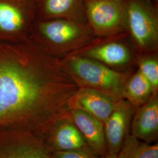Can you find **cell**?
<instances>
[{
	"label": "cell",
	"instance_id": "1",
	"mask_svg": "<svg viewBox=\"0 0 158 158\" xmlns=\"http://www.w3.org/2000/svg\"><path fill=\"white\" fill-rule=\"evenodd\" d=\"M80 86L62 63L38 51L0 62V129L23 130L45 139L70 117Z\"/></svg>",
	"mask_w": 158,
	"mask_h": 158
},
{
	"label": "cell",
	"instance_id": "2",
	"mask_svg": "<svg viewBox=\"0 0 158 158\" xmlns=\"http://www.w3.org/2000/svg\"><path fill=\"white\" fill-rule=\"evenodd\" d=\"M63 64L80 87L96 89L123 98V90L127 80L124 74L85 56L72 57Z\"/></svg>",
	"mask_w": 158,
	"mask_h": 158
},
{
	"label": "cell",
	"instance_id": "3",
	"mask_svg": "<svg viewBox=\"0 0 158 158\" xmlns=\"http://www.w3.org/2000/svg\"><path fill=\"white\" fill-rule=\"evenodd\" d=\"M125 21L138 46L143 49L152 48L158 41V23L149 6L142 0L124 2Z\"/></svg>",
	"mask_w": 158,
	"mask_h": 158
},
{
	"label": "cell",
	"instance_id": "4",
	"mask_svg": "<svg viewBox=\"0 0 158 158\" xmlns=\"http://www.w3.org/2000/svg\"><path fill=\"white\" fill-rule=\"evenodd\" d=\"M85 11L91 28L100 35L118 31L125 21L124 1L85 0Z\"/></svg>",
	"mask_w": 158,
	"mask_h": 158
},
{
	"label": "cell",
	"instance_id": "5",
	"mask_svg": "<svg viewBox=\"0 0 158 158\" xmlns=\"http://www.w3.org/2000/svg\"><path fill=\"white\" fill-rule=\"evenodd\" d=\"M135 110L129 102L122 98L104 123L108 153H118L125 138L129 134Z\"/></svg>",
	"mask_w": 158,
	"mask_h": 158
},
{
	"label": "cell",
	"instance_id": "6",
	"mask_svg": "<svg viewBox=\"0 0 158 158\" xmlns=\"http://www.w3.org/2000/svg\"><path fill=\"white\" fill-rule=\"evenodd\" d=\"M121 99L102 91L81 86L74 97L73 108L83 110L104 123Z\"/></svg>",
	"mask_w": 158,
	"mask_h": 158
},
{
	"label": "cell",
	"instance_id": "7",
	"mask_svg": "<svg viewBox=\"0 0 158 158\" xmlns=\"http://www.w3.org/2000/svg\"><path fill=\"white\" fill-rule=\"evenodd\" d=\"M131 135L148 143L157 141L158 137V98L157 93L136 109L131 123Z\"/></svg>",
	"mask_w": 158,
	"mask_h": 158
},
{
	"label": "cell",
	"instance_id": "8",
	"mask_svg": "<svg viewBox=\"0 0 158 158\" xmlns=\"http://www.w3.org/2000/svg\"><path fill=\"white\" fill-rule=\"evenodd\" d=\"M70 118L87 145L100 157L106 155L108 152L104 123L89 113L76 108L72 109Z\"/></svg>",
	"mask_w": 158,
	"mask_h": 158
},
{
	"label": "cell",
	"instance_id": "9",
	"mask_svg": "<svg viewBox=\"0 0 158 158\" xmlns=\"http://www.w3.org/2000/svg\"><path fill=\"white\" fill-rule=\"evenodd\" d=\"M44 139L52 151H68L89 147L70 117L55 125Z\"/></svg>",
	"mask_w": 158,
	"mask_h": 158
},
{
	"label": "cell",
	"instance_id": "10",
	"mask_svg": "<svg viewBox=\"0 0 158 158\" xmlns=\"http://www.w3.org/2000/svg\"><path fill=\"white\" fill-rule=\"evenodd\" d=\"M41 31L52 43L59 46H70L85 35V30L78 23L70 19H57L44 23Z\"/></svg>",
	"mask_w": 158,
	"mask_h": 158
},
{
	"label": "cell",
	"instance_id": "11",
	"mask_svg": "<svg viewBox=\"0 0 158 158\" xmlns=\"http://www.w3.org/2000/svg\"><path fill=\"white\" fill-rule=\"evenodd\" d=\"M85 56L88 57L107 66H121L131 59L129 49L122 44L110 42L87 50Z\"/></svg>",
	"mask_w": 158,
	"mask_h": 158
},
{
	"label": "cell",
	"instance_id": "12",
	"mask_svg": "<svg viewBox=\"0 0 158 158\" xmlns=\"http://www.w3.org/2000/svg\"><path fill=\"white\" fill-rule=\"evenodd\" d=\"M154 93L151 83L138 71L128 80L123 89L122 98L137 109L145 104Z\"/></svg>",
	"mask_w": 158,
	"mask_h": 158
},
{
	"label": "cell",
	"instance_id": "13",
	"mask_svg": "<svg viewBox=\"0 0 158 158\" xmlns=\"http://www.w3.org/2000/svg\"><path fill=\"white\" fill-rule=\"evenodd\" d=\"M117 158H158V145L148 143L128 134Z\"/></svg>",
	"mask_w": 158,
	"mask_h": 158
},
{
	"label": "cell",
	"instance_id": "14",
	"mask_svg": "<svg viewBox=\"0 0 158 158\" xmlns=\"http://www.w3.org/2000/svg\"><path fill=\"white\" fill-rule=\"evenodd\" d=\"M44 10L51 16L71 18L85 14V0H44Z\"/></svg>",
	"mask_w": 158,
	"mask_h": 158
},
{
	"label": "cell",
	"instance_id": "15",
	"mask_svg": "<svg viewBox=\"0 0 158 158\" xmlns=\"http://www.w3.org/2000/svg\"><path fill=\"white\" fill-rule=\"evenodd\" d=\"M24 21L22 11L16 6L0 2V29L12 32L20 28Z\"/></svg>",
	"mask_w": 158,
	"mask_h": 158
},
{
	"label": "cell",
	"instance_id": "16",
	"mask_svg": "<svg viewBox=\"0 0 158 158\" xmlns=\"http://www.w3.org/2000/svg\"><path fill=\"white\" fill-rule=\"evenodd\" d=\"M139 72L148 80L154 93H157L158 87V62L152 58H145L139 62Z\"/></svg>",
	"mask_w": 158,
	"mask_h": 158
},
{
	"label": "cell",
	"instance_id": "17",
	"mask_svg": "<svg viewBox=\"0 0 158 158\" xmlns=\"http://www.w3.org/2000/svg\"><path fill=\"white\" fill-rule=\"evenodd\" d=\"M54 158H100L90 147L68 151H52Z\"/></svg>",
	"mask_w": 158,
	"mask_h": 158
},
{
	"label": "cell",
	"instance_id": "18",
	"mask_svg": "<svg viewBox=\"0 0 158 158\" xmlns=\"http://www.w3.org/2000/svg\"><path fill=\"white\" fill-rule=\"evenodd\" d=\"M100 158H117V155L107 153L106 155H105L102 157H101Z\"/></svg>",
	"mask_w": 158,
	"mask_h": 158
},
{
	"label": "cell",
	"instance_id": "19",
	"mask_svg": "<svg viewBox=\"0 0 158 158\" xmlns=\"http://www.w3.org/2000/svg\"><path fill=\"white\" fill-rule=\"evenodd\" d=\"M115 1H124V0H115Z\"/></svg>",
	"mask_w": 158,
	"mask_h": 158
}]
</instances>
